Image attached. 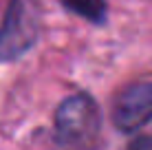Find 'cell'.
Segmentation results:
<instances>
[{"mask_svg":"<svg viewBox=\"0 0 152 150\" xmlns=\"http://www.w3.org/2000/svg\"><path fill=\"white\" fill-rule=\"evenodd\" d=\"M42 4L40 0H9L0 22V64L27 55L40 38Z\"/></svg>","mask_w":152,"mask_h":150,"instance_id":"6da1fadb","label":"cell"},{"mask_svg":"<svg viewBox=\"0 0 152 150\" xmlns=\"http://www.w3.org/2000/svg\"><path fill=\"white\" fill-rule=\"evenodd\" d=\"M55 139L64 148H86L99 135L102 113L88 93H73L60 102L53 117Z\"/></svg>","mask_w":152,"mask_h":150,"instance_id":"7a4b0ae2","label":"cell"},{"mask_svg":"<svg viewBox=\"0 0 152 150\" xmlns=\"http://www.w3.org/2000/svg\"><path fill=\"white\" fill-rule=\"evenodd\" d=\"M152 121V82L128 84L113 104V124L121 132H137Z\"/></svg>","mask_w":152,"mask_h":150,"instance_id":"3957f363","label":"cell"},{"mask_svg":"<svg viewBox=\"0 0 152 150\" xmlns=\"http://www.w3.org/2000/svg\"><path fill=\"white\" fill-rule=\"evenodd\" d=\"M60 2L66 11L80 15L82 20L95 24V27L106 24V18H108L106 0H60Z\"/></svg>","mask_w":152,"mask_h":150,"instance_id":"277c9868","label":"cell"},{"mask_svg":"<svg viewBox=\"0 0 152 150\" xmlns=\"http://www.w3.org/2000/svg\"><path fill=\"white\" fill-rule=\"evenodd\" d=\"M128 150H152V137H139L130 143Z\"/></svg>","mask_w":152,"mask_h":150,"instance_id":"5b68a950","label":"cell"}]
</instances>
